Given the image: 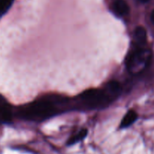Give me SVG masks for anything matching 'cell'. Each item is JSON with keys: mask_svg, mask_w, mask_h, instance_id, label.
<instances>
[{"mask_svg": "<svg viewBox=\"0 0 154 154\" xmlns=\"http://www.w3.org/2000/svg\"><path fill=\"white\" fill-rule=\"evenodd\" d=\"M68 104L69 102L63 98H45L21 106L17 109V115L23 120L42 121L65 109Z\"/></svg>", "mask_w": 154, "mask_h": 154, "instance_id": "6da1fadb", "label": "cell"}, {"mask_svg": "<svg viewBox=\"0 0 154 154\" xmlns=\"http://www.w3.org/2000/svg\"><path fill=\"white\" fill-rule=\"evenodd\" d=\"M80 108L87 109H94L104 108L111 103V101L103 91V90H87L78 96L76 101Z\"/></svg>", "mask_w": 154, "mask_h": 154, "instance_id": "7a4b0ae2", "label": "cell"}, {"mask_svg": "<svg viewBox=\"0 0 154 154\" xmlns=\"http://www.w3.org/2000/svg\"><path fill=\"white\" fill-rule=\"evenodd\" d=\"M150 59V53L142 48H137L131 51L126 57V68L132 72H138L147 66Z\"/></svg>", "mask_w": 154, "mask_h": 154, "instance_id": "3957f363", "label": "cell"}, {"mask_svg": "<svg viewBox=\"0 0 154 154\" xmlns=\"http://www.w3.org/2000/svg\"><path fill=\"white\" fill-rule=\"evenodd\" d=\"M120 90H121V88H120V84L116 81H111L106 84L103 91L105 92L110 101L113 102L119 96Z\"/></svg>", "mask_w": 154, "mask_h": 154, "instance_id": "277c9868", "label": "cell"}, {"mask_svg": "<svg viewBox=\"0 0 154 154\" xmlns=\"http://www.w3.org/2000/svg\"><path fill=\"white\" fill-rule=\"evenodd\" d=\"M12 119V111L9 104L0 95V120L3 122H10Z\"/></svg>", "mask_w": 154, "mask_h": 154, "instance_id": "5b68a950", "label": "cell"}, {"mask_svg": "<svg viewBox=\"0 0 154 154\" xmlns=\"http://www.w3.org/2000/svg\"><path fill=\"white\" fill-rule=\"evenodd\" d=\"M113 9L118 16H124L129 14V7L124 0H116L113 5Z\"/></svg>", "mask_w": 154, "mask_h": 154, "instance_id": "8992f818", "label": "cell"}, {"mask_svg": "<svg viewBox=\"0 0 154 154\" xmlns=\"http://www.w3.org/2000/svg\"><path fill=\"white\" fill-rule=\"evenodd\" d=\"M138 118V114L133 110H130L126 113L120 123V128H126L130 126Z\"/></svg>", "mask_w": 154, "mask_h": 154, "instance_id": "52a82bcc", "label": "cell"}, {"mask_svg": "<svg viewBox=\"0 0 154 154\" xmlns=\"http://www.w3.org/2000/svg\"><path fill=\"white\" fill-rule=\"evenodd\" d=\"M135 38L139 45H145L147 41V32L143 26H138L135 30Z\"/></svg>", "mask_w": 154, "mask_h": 154, "instance_id": "ba28073f", "label": "cell"}, {"mask_svg": "<svg viewBox=\"0 0 154 154\" xmlns=\"http://www.w3.org/2000/svg\"><path fill=\"white\" fill-rule=\"evenodd\" d=\"M87 135V129H82V130L80 131V132H78V134L75 135L74 136L71 137V138H69V141H68L67 144H69V145L75 144V143L78 142V141H81V140H82L84 138H85V136Z\"/></svg>", "mask_w": 154, "mask_h": 154, "instance_id": "9c48e42d", "label": "cell"}, {"mask_svg": "<svg viewBox=\"0 0 154 154\" xmlns=\"http://www.w3.org/2000/svg\"><path fill=\"white\" fill-rule=\"evenodd\" d=\"M13 0H0V13H4L11 5Z\"/></svg>", "mask_w": 154, "mask_h": 154, "instance_id": "30bf717a", "label": "cell"}, {"mask_svg": "<svg viewBox=\"0 0 154 154\" xmlns=\"http://www.w3.org/2000/svg\"><path fill=\"white\" fill-rule=\"evenodd\" d=\"M150 18H151L152 22H153L154 23V10L153 11H152L151 14H150Z\"/></svg>", "mask_w": 154, "mask_h": 154, "instance_id": "8fae6325", "label": "cell"}, {"mask_svg": "<svg viewBox=\"0 0 154 154\" xmlns=\"http://www.w3.org/2000/svg\"><path fill=\"white\" fill-rule=\"evenodd\" d=\"M138 1L141 3H147V2H148L150 0H138Z\"/></svg>", "mask_w": 154, "mask_h": 154, "instance_id": "7c38bea8", "label": "cell"}]
</instances>
